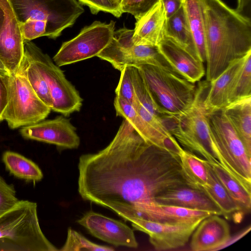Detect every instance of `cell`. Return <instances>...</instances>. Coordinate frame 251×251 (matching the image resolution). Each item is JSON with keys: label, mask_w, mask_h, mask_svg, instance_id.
Segmentation results:
<instances>
[{"label": "cell", "mask_w": 251, "mask_h": 251, "mask_svg": "<svg viewBox=\"0 0 251 251\" xmlns=\"http://www.w3.org/2000/svg\"><path fill=\"white\" fill-rule=\"evenodd\" d=\"M78 170L81 197L128 222L166 191L191 187L179 156L146 143L125 119L105 148L79 157Z\"/></svg>", "instance_id": "obj_1"}, {"label": "cell", "mask_w": 251, "mask_h": 251, "mask_svg": "<svg viewBox=\"0 0 251 251\" xmlns=\"http://www.w3.org/2000/svg\"><path fill=\"white\" fill-rule=\"evenodd\" d=\"M206 80L251 50L250 19L222 0H204Z\"/></svg>", "instance_id": "obj_2"}, {"label": "cell", "mask_w": 251, "mask_h": 251, "mask_svg": "<svg viewBox=\"0 0 251 251\" xmlns=\"http://www.w3.org/2000/svg\"><path fill=\"white\" fill-rule=\"evenodd\" d=\"M209 85L207 80L199 82L191 105L178 113H168L161 120L181 147L201 156L211 165L221 166L250 192L222 155L211 136L204 104Z\"/></svg>", "instance_id": "obj_3"}, {"label": "cell", "mask_w": 251, "mask_h": 251, "mask_svg": "<svg viewBox=\"0 0 251 251\" xmlns=\"http://www.w3.org/2000/svg\"><path fill=\"white\" fill-rule=\"evenodd\" d=\"M0 251H59L41 229L36 202L20 200L0 215Z\"/></svg>", "instance_id": "obj_4"}, {"label": "cell", "mask_w": 251, "mask_h": 251, "mask_svg": "<svg viewBox=\"0 0 251 251\" xmlns=\"http://www.w3.org/2000/svg\"><path fill=\"white\" fill-rule=\"evenodd\" d=\"M137 67L155 100L164 110L177 114L189 107L196 85L169 66L143 65Z\"/></svg>", "instance_id": "obj_5"}, {"label": "cell", "mask_w": 251, "mask_h": 251, "mask_svg": "<svg viewBox=\"0 0 251 251\" xmlns=\"http://www.w3.org/2000/svg\"><path fill=\"white\" fill-rule=\"evenodd\" d=\"M8 91V102L2 119L11 129L45 120L51 108L37 96L28 82L20 64L17 72H3Z\"/></svg>", "instance_id": "obj_6"}, {"label": "cell", "mask_w": 251, "mask_h": 251, "mask_svg": "<svg viewBox=\"0 0 251 251\" xmlns=\"http://www.w3.org/2000/svg\"><path fill=\"white\" fill-rule=\"evenodd\" d=\"M20 22L28 19L47 22L45 36L55 39L84 12L77 0H10Z\"/></svg>", "instance_id": "obj_7"}, {"label": "cell", "mask_w": 251, "mask_h": 251, "mask_svg": "<svg viewBox=\"0 0 251 251\" xmlns=\"http://www.w3.org/2000/svg\"><path fill=\"white\" fill-rule=\"evenodd\" d=\"M24 52L35 64L48 86L52 100L51 110L65 117L79 111L83 99L59 67L30 41L24 43Z\"/></svg>", "instance_id": "obj_8"}, {"label": "cell", "mask_w": 251, "mask_h": 251, "mask_svg": "<svg viewBox=\"0 0 251 251\" xmlns=\"http://www.w3.org/2000/svg\"><path fill=\"white\" fill-rule=\"evenodd\" d=\"M210 131L222 155L251 189V158L223 109L207 112Z\"/></svg>", "instance_id": "obj_9"}, {"label": "cell", "mask_w": 251, "mask_h": 251, "mask_svg": "<svg viewBox=\"0 0 251 251\" xmlns=\"http://www.w3.org/2000/svg\"><path fill=\"white\" fill-rule=\"evenodd\" d=\"M115 22L96 21L83 27L75 37L64 42L53 57L59 67L97 56L111 42Z\"/></svg>", "instance_id": "obj_10"}, {"label": "cell", "mask_w": 251, "mask_h": 251, "mask_svg": "<svg viewBox=\"0 0 251 251\" xmlns=\"http://www.w3.org/2000/svg\"><path fill=\"white\" fill-rule=\"evenodd\" d=\"M133 34V29L126 27L115 30L110 43L97 57L109 62L120 72L126 66H169L157 47L135 45Z\"/></svg>", "instance_id": "obj_11"}, {"label": "cell", "mask_w": 251, "mask_h": 251, "mask_svg": "<svg viewBox=\"0 0 251 251\" xmlns=\"http://www.w3.org/2000/svg\"><path fill=\"white\" fill-rule=\"evenodd\" d=\"M201 221L169 224L133 219L130 222L135 229L149 235L150 242L155 250L164 251L185 246Z\"/></svg>", "instance_id": "obj_12"}, {"label": "cell", "mask_w": 251, "mask_h": 251, "mask_svg": "<svg viewBox=\"0 0 251 251\" xmlns=\"http://www.w3.org/2000/svg\"><path fill=\"white\" fill-rule=\"evenodd\" d=\"M20 132L25 139L53 144L61 149H77L80 143L75 127L64 116L23 126Z\"/></svg>", "instance_id": "obj_13"}, {"label": "cell", "mask_w": 251, "mask_h": 251, "mask_svg": "<svg viewBox=\"0 0 251 251\" xmlns=\"http://www.w3.org/2000/svg\"><path fill=\"white\" fill-rule=\"evenodd\" d=\"M77 223L94 237L116 246L137 248L133 230L121 221L93 211L86 213Z\"/></svg>", "instance_id": "obj_14"}, {"label": "cell", "mask_w": 251, "mask_h": 251, "mask_svg": "<svg viewBox=\"0 0 251 251\" xmlns=\"http://www.w3.org/2000/svg\"><path fill=\"white\" fill-rule=\"evenodd\" d=\"M4 19L0 27V61L9 74L18 70L24 55L19 21L12 4L1 7Z\"/></svg>", "instance_id": "obj_15"}, {"label": "cell", "mask_w": 251, "mask_h": 251, "mask_svg": "<svg viewBox=\"0 0 251 251\" xmlns=\"http://www.w3.org/2000/svg\"><path fill=\"white\" fill-rule=\"evenodd\" d=\"M114 106L116 115L127 120L146 143L179 156L183 148L173 136H166L155 129L139 115L130 102L116 96Z\"/></svg>", "instance_id": "obj_16"}, {"label": "cell", "mask_w": 251, "mask_h": 251, "mask_svg": "<svg viewBox=\"0 0 251 251\" xmlns=\"http://www.w3.org/2000/svg\"><path fill=\"white\" fill-rule=\"evenodd\" d=\"M157 47L169 66L188 81L195 83L205 75L203 62L168 38L164 37Z\"/></svg>", "instance_id": "obj_17"}, {"label": "cell", "mask_w": 251, "mask_h": 251, "mask_svg": "<svg viewBox=\"0 0 251 251\" xmlns=\"http://www.w3.org/2000/svg\"><path fill=\"white\" fill-rule=\"evenodd\" d=\"M220 215L212 214L202 220L192 234L190 243L194 251H213L230 237L228 223Z\"/></svg>", "instance_id": "obj_18"}, {"label": "cell", "mask_w": 251, "mask_h": 251, "mask_svg": "<svg viewBox=\"0 0 251 251\" xmlns=\"http://www.w3.org/2000/svg\"><path fill=\"white\" fill-rule=\"evenodd\" d=\"M244 56L232 61L216 78L209 82L204 100L207 112L223 109L230 103V96Z\"/></svg>", "instance_id": "obj_19"}, {"label": "cell", "mask_w": 251, "mask_h": 251, "mask_svg": "<svg viewBox=\"0 0 251 251\" xmlns=\"http://www.w3.org/2000/svg\"><path fill=\"white\" fill-rule=\"evenodd\" d=\"M154 201L205 211L215 215H223L221 209L204 192L189 186H181L168 190L155 198Z\"/></svg>", "instance_id": "obj_20"}, {"label": "cell", "mask_w": 251, "mask_h": 251, "mask_svg": "<svg viewBox=\"0 0 251 251\" xmlns=\"http://www.w3.org/2000/svg\"><path fill=\"white\" fill-rule=\"evenodd\" d=\"M166 17L161 0L136 21L132 41L135 45L157 47L164 37Z\"/></svg>", "instance_id": "obj_21"}, {"label": "cell", "mask_w": 251, "mask_h": 251, "mask_svg": "<svg viewBox=\"0 0 251 251\" xmlns=\"http://www.w3.org/2000/svg\"><path fill=\"white\" fill-rule=\"evenodd\" d=\"M210 212L151 201L144 205L139 219L162 223L177 224L202 220Z\"/></svg>", "instance_id": "obj_22"}, {"label": "cell", "mask_w": 251, "mask_h": 251, "mask_svg": "<svg viewBox=\"0 0 251 251\" xmlns=\"http://www.w3.org/2000/svg\"><path fill=\"white\" fill-rule=\"evenodd\" d=\"M223 109L251 158V96L235 100Z\"/></svg>", "instance_id": "obj_23"}, {"label": "cell", "mask_w": 251, "mask_h": 251, "mask_svg": "<svg viewBox=\"0 0 251 251\" xmlns=\"http://www.w3.org/2000/svg\"><path fill=\"white\" fill-rule=\"evenodd\" d=\"M183 7L200 59L206 61L204 0H184Z\"/></svg>", "instance_id": "obj_24"}, {"label": "cell", "mask_w": 251, "mask_h": 251, "mask_svg": "<svg viewBox=\"0 0 251 251\" xmlns=\"http://www.w3.org/2000/svg\"><path fill=\"white\" fill-rule=\"evenodd\" d=\"M164 37L199 57L183 5L175 14L166 20Z\"/></svg>", "instance_id": "obj_25"}, {"label": "cell", "mask_w": 251, "mask_h": 251, "mask_svg": "<svg viewBox=\"0 0 251 251\" xmlns=\"http://www.w3.org/2000/svg\"><path fill=\"white\" fill-rule=\"evenodd\" d=\"M204 162L207 171V181L200 190L204 192L216 204L223 215L227 216L235 212H240L238 205L217 177L211 164L206 160L204 159Z\"/></svg>", "instance_id": "obj_26"}, {"label": "cell", "mask_w": 251, "mask_h": 251, "mask_svg": "<svg viewBox=\"0 0 251 251\" xmlns=\"http://www.w3.org/2000/svg\"><path fill=\"white\" fill-rule=\"evenodd\" d=\"M2 160L7 171L15 177L34 182L41 180L43 174L39 167L31 160L17 152H3Z\"/></svg>", "instance_id": "obj_27"}, {"label": "cell", "mask_w": 251, "mask_h": 251, "mask_svg": "<svg viewBox=\"0 0 251 251\" xmlns=\"http://www.w3.org/2000/svg\"><path fill=\"white\" fill-rule=\"evenodd\" d=\"M217 177L238 205L240 212L247 213L251 208V193L247 191L239 183L221 166L211 165Z\"/></svg>", "instance_id": "obj_28"}, {"label": "cell", "mask_w": 251, "mask_h": 251, "mask_svg": "<svg viewBox=\"0 0 251 251\" xmlns=\"http://www.w3.org/2000/svg\"><path fill=\"white\" fill-rule=\"evenodd\" d=\"M179 156L183 172L191 187L200 189L207 181L204 159L183 148Z\"/></svg>", "instance_id": "obj_29"}, {"label": "cell", "mask_w": 251, "mask_h": 251, "mask_svg": "<svg viewBox=\"0 0 251 251\" xmlns=\"http://www.w3.org/2000/svg\"><path fill=\"white\" fill-rule=\"evenodd\" d=\"M130 71L136 98L148 111L161 118L167 112L162 109L155 100L139 69L136 66H130Z\"/></svg>", "instance_id": "obj_30"}, {"label": "cell", "mask_w": 251, "mask_h": 251, "mask_svg": "<svg viewBox=\"0 0 251 251\" xmlns=\"http://www.w3.org/2000/svg\"><path fill=\"white\" fill-rule=\"evenodd\" d=\"M30 86L39 98L50 108L52 100L48 86L35 64L25 53L21 63Z\"/></svg>", "instance_id": "obj_31"}, {"label": "cell", "mask_w": 251, "mask_h": 251, "mask_svg": "<svg viewBox=\"0 0 251 251\" xmlns=\"http://www.w3.org/2000/svg\"><path fill=\"white\" fill-rule=\"evenodd\" d=\"M251 96V50L245 56L230 96V103Z\"/></svg>", "instance_id": "obj_32"}, {"label": "cell", "mask_w": 251, "mask_h": 251, "mask_svg": "<svg viewBox=\"0 0 251 251\" xmlns=\"http://www.w3.org/2000/svg\"><path fill=\"white\" fill-rule=\"evenodd\" d=\"M59 251H113L114 249L110 247L100 245L93 243L81 234L69 227L68 229L67 236L65 244Z\"/></svg>", "instance_id": "obj_33"}, {"label": "cell", "mask_w": 251, "mask_h": 251, "mask_svg": "<svg viewBox=\"0 0 251 251\" xmlns=\"http://www.w3.org/2000/svg\"><path fill=\"white\" fill-rule=\"evenodd\" d=\"M82 5L89 7L91 13L97 14L102 11L119 18L122 14L121 4L116 0H77Z\"/></svg>", "instance_id": "obj_34"}, {"label": "cell", "mask_w": 251, "mask_h": 251, "mask_svg": "<svg viewBox=\"0 0 251 251\" xmlns=\"http://www.w3.org/2000/svg\"><path fill=\"white\" fill-rule=\"evenodd\" d=\"M19 25L25 43L45 36L47 22L28 19L24 22L19 21Z\"/></svg>", "instance_id": "obj_35"}, {"label": "cell", "mask_w": 251, "mask_h": 251, "mask_svg": "<svg viewBox=\"0 0 251 251\" xmlns=\"http://www.w3.org/2000/svg\"><path fill=\"white\" fill-rule=\"evenodd\" d=\"M116 96L132 103L135 93L131 75L130 66H125L121 71V75L115 89Z\"/></svg>", "instance_id": "obj_36"}, {"label": "cell", "mask_w": 251, "mask_h": 251, "mask_svg": "<svg viewBox=\"0 0 251 251\" xmlns=\"http://www.w3.org/2000/svg\"><path fill=\"white\" fill-rule=\"evenodd\" d=\"M160 0H123L121 3L123 13H128L138 20Z\"/></svg>", "instance_id": "obj_37"}, {"label": "cell", "mask_w": 251, "mask_h": 251, "mask_svg": "<svg viewBox=\"0 0 251 251\" xmlns=\"http://www.w3.org/2000/svg\"><path fill=\"white\" fill-rule=\"evenodd\" d=\"M19 201L14 185L8 183L0 176V215L13 207Z\"/></svg>", "instance_id": "obj_38"}, {"label": "cell", "mask_w": 251, "mask_h": 251, "mask_svg": "<svg viewBox=\"0 0 251 251\" xmlns=\"http://www.w3.org/2000/svg\"><path fill=\"white\" fill-rule=\"evenodd\" d=\"M3 71H0V122L3 121V115L9 99L7 86L3 75Z\"/></svg>", "instance_id": "obj_39"}, {"label": "cell", "mask_w": 251, "mask_h": 251, "mask_svg": "<svg viewBox=\"0 0 251 251\" xmlns=\"http://www.w3.org/2000/svg\"><path fill=\"white\" fill-rule=\"evenodd\" d=\"M161 1L167 19L175 14L183 4L179 0H161Z\"/></svg>", "instance_id": "obj_40"}, {"label": "cell", "mask_w": 251, "mask_h": 251, "mask_svg": "<svg viewBox=\"0 0 251 251\" xmlns=\"http://www.w3.org/2000/svg\"><path fill=\"white\" fill-rule=\"evenodd\" d=\"M251 229V226L249 225L242 230L236 233L234 235H230L229 239L222 246L219 247L216 251L224 249L237 241L248 233Z\"/></svg>", "instance_id": "obj_41"}, {"label": "cell", "mask_w": 251, "mask_h": 251, "mask_svg": "<svg viewBox=\"0 0 251 251\" xmlns=\"http://www.w3.org/2000/svg\"><path fill=\"white\" fill-rule=\"evenodd\" d=\"M250 0H237V6L235 10L240 13L250 3Z\"/></svg>", "instance_id": "obj_42"}, {"label": "cell", "mask_w": 251, "mask_h": 251, "mask_svg": "<svg viewBox=\"0 0 251 251\" xmlns=\"http://www.w3.org/2000/svg\"><path fill=\"white\" fill-rule=\"evenodd\" d=\"M4 19V12L0 6V27L2 25Z\"/></svg>", "instance_id": "obj_43"}, {"label": "cell", "mask_w": 251, "mask_h": 251, "mask_svg": "<svg viewBox=\"0 0 251 251\" xmlns=\"http://www.w3.org/2000/svg\"><path fill=\"white\" fill-rule=\"evenodd\" d=\"M10 3V0H0V6L1 7L5 6Z\"/></svg>", "instance_id": "obj_44"}, {"label": "cell", "mask_w": 251, "mask_h": 251, "mask_svg": "<svg viewBox=\"0 0 251 251\" xmlns=\"http://www.w3.org/2000/svg\"><path fill=\"white\" fill-rule=\"evenodd\" d=\"M0 71H6L3 65L1 63V62L0 61ZM7 72V71H6Z\"/></svg>", "instance_id": "obj_45"}, {"label": "cell", "mask_w": 251, "mask_h": 251, "mask_svg": "<svg viewBox=\"0 0 251 251\" xmlns=\"http://www.w3.org/2000/svg\"><path fill=\"white\" fill-rule=\"evenodd\" d=\"M119 3H121V2H122L123 0H116Z\"/></svg>", "instance_id": "obj_46"}, {"label": "cell", "mask_w": 251, "mask_h": 251, "mask_svg": "<svg viewBox=\"0 0 251 251\" xmlns=\"http://www.w3.org/2000/svg\"><path fill=\"white\" fill-rule=\"evenodd\" d=\"M180 0V1H181V2H183L184 1V0Z\"/></svg>", "instance_id": "obj_47"}]
</instances>
